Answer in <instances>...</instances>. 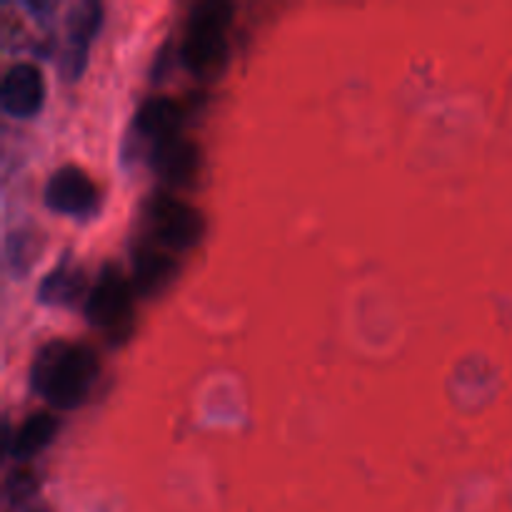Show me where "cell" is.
I'll return each mask as SVG.
<instances>
[{
    "label": "cell",
    "mask_w": 512,
    "mask_h": 512,
    "mask_svg": "<svg viewBox=\"0 0 512 512\" xmlns=\"http://www.w3.org/2000/svg\"><path fill=\"white\" fill-rule=\"evenodd\" d=\"M98 355L93 348L70 340L43 345L30 368V383L55 408H78L98 378Z\"/></svg>",
    "instance_id": "6da1fadb"
},
{
    "label": "cell",
    "mask_w": 512,
    "mask_h": 512,
    "mask_svg": "<svg viewBox=\"0 0 512 512\" xmlns=\"http://www.w3.org/2000/svg\"><path fill=\"white\" fill-rule=\"evenodd\" d=\"M233 5L223 0L198 3L185 25L180 58L195 78H215L228 60V25Z\"/></svg>",
    "instance_id": "7a4b0ae2"
},
{
    "label": "cell",
    "mask_w": 512,
    "mask_h": 512,
    "mask_svg": "<svg viewBox=\"0 0 512 512\" xmlns=\"http://www.w3.org/2000/svg\"><path fill=\"white\" fill-rule=\"evenodd\" d=\"M133 295V283H128L120 270L108 265L85 295V315L95 328L120 338L133 323Z\"/></svg>",
    "instance_id": "3957f363"
},
{
    "label": "cell",
    "mask_w": 512,
    "mask_h": 512,
    "mask_svg": "<svg viewBox=\"0 0 512 512\" xmlns=\"http://www.w3.org/2000/svg\"><path fill=\"white\" fill-rule=\"evenodd\" d=\"M148 220L160 245L170 250H188L203 235V215L175 195H155L148 205Z\"/></svg>",
    "instance_id": "277c9868"
},
{
    "label": "cell",
    "mask_w": 512,
    "mask_h": 512,
    "mask_svg": "<svg viewBox=\"0 0 512 512\" xmlns=\"http://www.w3.org/2000/svg\"><path fill=\"white\" fill-rule=\"evenodd\" d=\"M45 205L58 213L85 215L98 203V188L78 165H63L45 183Z\"/></svg>",
    "instance_id": "5b68a950"
},
{
    "label": "cell",
    "mask_w": 512,
    "mask_h": 512,
    "mask_svg": "<svg viewBox=\"0 0 512 512\" xmlns=\"http://www.w3.org/2000/svg\"><path fill=\"white\" fill-rule=\"evenodd\" d=\"M45 95L43 73L33 63H15L5 70L0 100L5 113L15 118H30L40 110Z\"/></svg>",
    "instance_id": "8992f818"
},
{
    "label": "cell",
    "mask_w": 512,
    "mask_h": 512,
    "mask_svg": "<svg viewBox=\"0 0 512 512\" xmlns=\"http://www.w3.org/2000/svg\"><path fill=\"white\" fill-rule=\"evenodd\" d=\"M153 168L160 178L173 185H185L195 178L200 168V153L193 140L183 135H170V138L153 143Z\"/></svg>",
    "instance_id": "52a82bcc"
},
{
    "label": "cell",
    "mask_w": 512,
    "mask_h": 512,
    "mask_svg": "<svg viewBox=\"0 0 512 512\" xmlns=\"http://www.w3.org/2000/svg\"><path fill=\"white\" fill-rule=\"evenodd\" d=\"M100 5L98 3H78L70 8L65 18V50H63V73L65 78H75L83 70L85 50L90 38L98 30Z\"/></svg>",
    "instance_id": "ba28073f"
},
{
    "label": "cell",
    "mask_w": 512,
    "mask_h": 512,
    "mask_svg": "<svg viewBox=\"0 0 512 512\" xmlns=\"http://www.w3.org/2000/svg\"><path fill=\"white\" fill-rule=\"evenodd\" d=\"M180 120H183V105L175 98H168V95L148 98L138 108V115H135L138 130L153 138V143L170 138V135H178Z\"/></svg>",
    "instance_id": "9c48e42d"
},
{
    "label": "cell",
    "mask_w": 512,
    "mask_h": 512,
    "mask_svg": "<svg viewBox=\"0 0 512 512\" xmlns=\"http://www.w3.org/2000/svg\"><path fill=\"white\" fill-rule=\"evenodd\" d=\"M178 273V263L158 248H143L133 260V288L140 295H155Z\"/></svg>",
    "instance_id": "30bf717a"
},
{
    "label": "cell",
    "mask_w": 512,
    "mask_h": 512,
    "mask_svg": "<svg viewBox=\"0 0 512 512\" xmlns=\"http://www.w3.org/2000/svg\"><path fill=\"white\" fill-rule=\"evenodd\" d=\"M55 430H58V420L53 418L45 410H38V413H30L23 423L18 425L13 435L8 433V453L13 455L15 460H28L33 455H38L40 450L48 448V443L53 440Z\"/></svg>",
    "instance_id": "8fae6325"
},
{
    "label": "cell",
    "mask_w": 512,
    "mask_h": 512,
    "mask_svg": "<svg viewBox=\"0 0 512 512\" xmlns=\"http://www.w3.org/2000/svg\"><path fill=\"white\" fill-rule=\"evenodd\" d=\"M85 293V278L83 270L73 268V265H58L53 273L43 278L38 288V298L43 303H60L70 305Z\"/></svg>",
    "instance_id": "7c38bea8"
},
{
    "label": "cell",
    "mask_w": 512,
    "mask_h": 512,
    "mask_svg": "<svg viewBox=\"0 0 512 512\" xmlns=\"http://www.w3.org/2000/svg\"><path fill=\"white\" fill-rule=\"evenodd\" d=\"M35 488H38V483H35V475L30 473V470H10L8 478H5V500L13 505H20V503H28L30 495L35 493Z\"/></svg>",
    "instance_id": "4fadbf2b"
}]
</instances>
